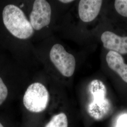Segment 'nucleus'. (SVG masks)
<instances>
[{"mask_svg":"<svg viewBox=\"0 0 127 127\" xmlns=\"http://www.w3.org/2000/svg\"><path fill=\"white\" fill-rule=\"evenodd\" d=\"M2 19L5 27L13 36L20 39H27L34 33L32 25L23 11L18 6H6L2 11Z\"/></svg>","mask_w":127,"mask_h":127,"instance_id":"nucleus-1","label":"nucleus"},{"mask_svg":"<svg viewBox=\"0 0 127 127\" xmlns=\"http://www.w3.org/2000/svg\"><path fill=\"white\" fill-rule=\"evenodd\" d=\"M89 91L91 101L87 107L88 113L93 119L101 120L108 114L111 108L110 102L106 97V87L100 80H95L90 83Z\"/></svg>","mask_w":127,"mask_h":127,"instance_id":"nucleus-2","label":"nucleus"},{"mask_svg":"<svg viewBox=\"0 0 127 127\" xmlns=\"http://www.w3.org/2000/svg\"><path fill=\"white\" fill-rule=\"evenodd\" d=\"M49 98V93L45 87L41 83L35 82L28 87L24 95L23 103L28 111L40 113L46 108Z\"/></svg>","mask_w":127,"mask_h":127,"instance_id":"nucleus-3","label":"nucleus"},{"mask_svg":"<svg viewBox=\"0 0 127 127\" xmlns=\"http://www.w3.org/2000/svg\"><path fill=\"white\" fill-rule=\"evenodd\" d=\"M50 60L63 76H72L74 72L76 61L73 55L68 53L60 44L53 46L50 53Z\"/></svg>","mask_w":127,"mask_h":127,"instance_id":"nucleus-4","label":"nucleus"},{"mask_svg":"<svg viewBox=\"0 0 127 127\" xmlns=\"http://www.w3.org/2000/svg\"><path fill=\"white\" fill-rule=\"evenodd\" d=\"M51 9L49 2L45 0L34 1L30 15V22L33 29L40 30L50 23Z\"/></svg>","mask_w":127,"mask_h":127,"instance_id":"nucleus-5","label":"nucleus"},{"mask_svg":"<svg viewBox=\"0 0 127 127\" xmlns=\"http://www.w3.org/2000/svg\"><path fill=\"white\" fill-rule=\"evenodd\" d=\"M101 40L105 49L120 54H127V36L121 37L113 32L105 31L102 33Z\"/></svg>","mask_w":127,"mask_h":127,"instance_id":"nucleus-6","label":"nucleus"},{"mask_svg":"<svg viewBox=\"0 0 127 127\" xmlns=\"http://www.w3.org/2000/svg\"><path fill=\"white\" fill-rule=\"evenodd\" d=\"M103 1L101 0H81L78 6L79 15L82 21L90 22L97 16Z\"/></svg>","mask_w":127,"mask_h":127,"instance_id":"nucleus-7","label":"nucleus"},{"mask_svg":"<svg viewBox=\"0 0 127 127\" xmlns=\"http://www.w3.org/2000/svg\"><path fill=\"white\" fill-rule=\"evenodd\" d=\"M106 60L109 68L117 73L127 83V64L124 63L121 55L114 51H109L106 55Z\"/></svg>","mask_w":127,"mask_h":127,"instance_id":"nucleus-8","label":"nucleus"},{"mask_svg":"<svg viewBox=\"0 0 127 127\" xmlns=\"http://www.w3.org/2000/svg\"><path fill=\"white\" fill-rule=\"evenodd\" d=\"M45 127H68V120L64 113L55 115Z\"/></svg>","mask_w":127,"mask_h":127,"instance_id":"nucleus-9","label":"nucleus"},{"mask_svg":"<svg viewBox=\"0 0 127 127\" xmlns=\"http://www.w3.org/2000/svg\"><path fill=\"white\" fill-rule=\"evenodd\" d=\"M114 7L120 15L127 17V0H115Z\"/></svg>","mask_w":127,"mask_h":127,"instance_id":"nucleus-10","label":"nucleus"},{"mask_svg":"<svg viewBox=\"0 0 127 127\" xmlns=\"http://www.w3.org/2000/svg\"><path fill=\"white\" fill-rule=\"evenodd\" d=\"M8 94V89L0 77V105L2 104L6 99Z\"/></svg>","mask_w":127,"mask_h":127,"instance_id":"nucleus-11","label":"nucleus"},{"mask_svg":"<svg viewBox=\"0 0 127 127\" xmlns=\"http://www.w3.org/2000/svg\"><path fill=\"white\" fill-rule=\"evenodd\" d=\"M115 127H127V114H123L119 116Z\"/></svg>","mask_w":127,"mask_h":127,"instance_id":"nucleus-12","label":"nucleus"},{"mask_svg":"<svg viewBox=\"0 0 127 127\" xmlns=\"http://www.w3.org/2000/svg\"><path fill=\"white\" fill-rule=\"evenodd\" d=\"M59 1L63 2V3H70L73 1V0H59Z\"/></svg>","mask_w":127,"mask_h":127,"instance_id":"nucleus-13","label":"nucleus"},{"mask_svg":"<svg viewBox=\"0 0 127 127\" xmlns=\"http://www.w3.org/2000/svg\"><path fill=\"white\" fill-rule=\"evenodd\" d=\"M0 127H3V126L0 123Z\"/></svg>","mask_w":127,"mask_h":127,"instance_id":"nucleus-14","label":"nucleus"}]
</instances>
